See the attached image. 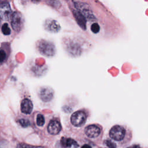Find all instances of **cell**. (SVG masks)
<instances>
[{"instance_id":"cell-1","label":"cell","mask_w":148,"mask_h":148,"mask_svg":"<svg viewBox=\"0 0 148 148\" xmlns=\"http://www.w3.org/2000/svg\"><path fill=\"white\" fill-rule=\"evenodd\" d=\"M37 48L39 52L46 56H53L56 53V48L53 43L40 40L36 44Z\"/></svg>"},{"instance_id":"cell-2","label":"cell","mask_w":148,"mask_h":148,"mask_svg":"<svg viewBox=\"0 0 148 148\" xmlns=\"http://www.w3.org/2000/svg\"><path fill=\"white\" fill-rule=\"evenodd\" d=\"M125 129L120 125H115L113 126L109 131L110 137L116 141L123 140L125 135Z\"/></svg>"},{"instance_id":"cell-3","label":"cell","mask_w":148,"mask_h":148,"mask_svg":"<svg viewBox=\"0 0 148 148\" xmlns=\"http://www.w3.org/2000/svg\"><path fill=\"white\" fill-rule=\"evenodd\" d=\"M86 120V115L83 111H77L72 114L71 117V123L75 127L83 125Z\"/></svg>"},{"instance_id":"cell-4","label":"cell","mask_w":148,"mask_h":148,"mask_svg":"<svg viewBox=\"0 0 148 148\" xmlns=\"http://www.w3.org/2000/svg\"><path fill=\"white\" fill-rule=\"evenodd\" d=\"M10 18L13 29L15 31L18 32L21 29L23 25V19L22 16L17 12H13Z\"/></svg>"},{"instance_id":"cell-5","label":"cell","mask_w":148,"mask_h":148,"mask_svg":"<svg viewBox=\"0 0 148 148\" xmlns=\"http://www.w3.org/2000/svg\"><path fill=\"white\" fill-rule=\"evenodd\" d=\"M12 10L9 2L2 1L0 2V17L4 20L10 18L12 15Z\"/></svg>"},{"instance_id":"cell-6","label":"cell","mask_w":148,"mask_h":148,"mask_svg":"<svg viewBox=\"0 0 148 148\" xmlns=\"http://www.w3.org/2000/svg\"><path fill=\"white\" fill-rule=\"evenodd\" d=\"M76 7L77 8L76 10L79 11L86 18L91 19L94 18V16L91 12V11L87 8V4H84L81 2L75 3Z\"/></svg>"},{"instance_id":"cell-7","label":"cell","mask_w":148,"mask_h":148,"mask_svg":"<svg viewBox=\"0 0 148 148\" xmlns=\"http://www.w3.org/2000/svg\"><path fill=\"white\" fill-rule=\"evenodd\" d=\"M85 133L86 135L91 138H95L99 136L101 133L100 128L94 124L88 125L85 128Z\"/></svg>"},{"instance_id":"cell-8","label":"cell","mask_w":148,"mask_h":148,"mask_svg":"<svg viewBox=\"0 0 148 148\" xmlns=\"http://www.w3.org/2000/svg\"><path fill=\"white\" fill-rule=\"evenodd\" d=\"M45 27L46 30L52 32H57L60 29L59 23L52 19H47L45 23Z\"/></svg>"},{"instance_id":"cell-9","label":"cell","mask_w":148,"mask_h":148,"mask_svg":"<svg viewBox=\"0 0 148 148\" xmlns=\"http://www.w3.org/2000/svg\"><path fill=\"white\" fill-rule=\"evenodd\" d=\"M61 130V124L59 121L57 120H51L47 127V131L51 135H56L58 134Z\"/></svg>"},{"instance_id":"cell-10","label":"cell","mask_w":148,"mask_h":148,"mask_svg":"<svg viewBox=\"0 0 148 148\" xmlns=\"http://www.w3.org/2000/svg\"><path fill=\"white\" fill-rule=\"evenodd\" d=\"M39 97L43 101L48 102L52 99L53 91L50 88H43L40 91Z\"/></svg>"},{"instance_id":"cell-11","label":"cell","mask_w":148,"mask_h":148,"mask_svg":"<svg viewBox=\"0 0 148 148\" xmlns=\"http://www.w3.org/2000/svg\"><path fill=\"white\" fill-rule=\"evenodd\" d=\"M33 109L32 102L28 99H24L21 103V110L24 114H30Z\"/></svg>"},{"instance_id":"cell-12","label":"cell","mask_w":148,"mask_h":148,"mask_svg":"<svg viewBox=\"0 0 148 148\" xmlns=\"http://www.w3.org/2000/svg\"><path fill=\"white\" fill-rule=\"evenodd\" d=\"M73 16L76 19V21H77V24L79 25V26L83 29H85L86 25V18L84 16L77 10H73Z\"/></svg>"},{"instance_id":"cell-13","label":"cell","mask_w":148,"mask_h":148,"mask_svg":"<svg viewBox=\"0 0 148 148\" xmlns=\"http://www.w3.org/2000/svg\"><path fill=\"white\" fill-rule=\"evenodd\" d=\"M61 144L64 147L76 148L79 146L77 143L71 138H62L61 139Z\"/></svg>"},{"instance_id":"cell-14","label":"cell","mask_w":148,"mask_h":148,"mask_svg":"<svg viewBox=\"0 0 148 148\" xmlns=\"http://www.w3.org/2000/svg\"><path fill=\"white\" fill-rule=\"evenodd\" d=\"M1 30H2V33L4 35H9L10 34V32H11L10 29L9 27L8 24L7 23H5V24H3V25L2 27V28H1Z\"/></svg>"},{"instance_id":"cell-15","label":"cell","mask_w":148,"mask_h":148,"mask_svg":"<svg viewBox=\"0 0 148 148\" xmlns=\"http://www.w3.org/2000/svg\"><path fill=\"white\" fill-rule=\"evenodd\" d=\"M17 148H44L42 146H32L26 143H19L17 145Z\"/></svg>"},{"instance_id":"cell-16","label":"cell","mask_w":148,"mask_h":148,"mask_svg":"<svg viewBox=\"0 0 148 148\" xmlns=\"http://www.w3.org/2000/svg\"><path fill=\"white\" fill-rule=\"evenodd\" d=\"M36 124L38 126H42L45 124V119L43 115L38 114L36 117Z\"/></svg>"},{"instance_id":"cell-17","label":"cell","mask_w":148,"mask_h":148,"mask_svg":"<svg viewBox=\"0 0 148 148\" xmlns=\"http://www.w3.org/2000/svg\"><path fill=\"white\" fill-rule=\"evenodd\" d=\"M99 30H100V27L98 23H94L91 25V31L94 34H97L98 32H99Z\"/></svg>"},{"instance_id":"cell-18","label":"cell","mask_w":148,"mask_h":148,"mask_svg":"<svg viewBox=\"0 0 148 148\" xmlns=\"http://www.w3.org/2000/svg\"><path fill=\"white\" fill-rule=\"evenodd\" d=\"M20 124L23 127H27L30 125V122L28 120L25 119H20L18 121Z\"/></svg>"},{"instance_id":"cell-19","label":"cell","mask_w":148,"mask_h":148,"mask_svg":"<svg viewBox=\"0 0 148 148\" xmlns=\"http://www.w3.org/2000/svg\"><path fill=\"white\" fill-rule=\"evenodd\" d=\"M105 145H106L109 148H116V144H115L114 142H112V141H110V140H105Z\"/></svg>"},{"instance_id":"cell-20","label":"cell","mask_w":148,"mask_h":148,"mask_svg":"<svg viewBox=\"0 0 148 148\" xmlns=\"http://www.w3.org/2000/svg\"><path fill=\"white\" fill-rule=\"evenodd\" d=\"M6 53L3 50H0V62L3 61L6 58Z\"/></svg>"},{"instance_id":"cell-21","label":"cell","mask_w":148,"mask_h":148,"mask_svg":"<svg viewBox=\"0 0 148 148\" xmlns=\"http://www.w3.org/2000/svg\"><path fill=\"white\" fill-rule=\"evenodd\" d=\"M82 148H91V147L88 145H84Z\"/></svg>"},{"instance_id":"cell-22","label":"cell","mask_w":148,"mask_h":148,"mask_svg":"<svg viewBox=\"0 0 148 148\" xmlns=\"http://www.w3.org/2000/svg\"><path fill=\"white\" fill-rule=\"evenodd\" d=\"M132 148H141V147H140V146H139V145H134L133 147H132Z\"/></svg>"}]
</instances>
